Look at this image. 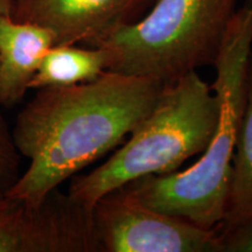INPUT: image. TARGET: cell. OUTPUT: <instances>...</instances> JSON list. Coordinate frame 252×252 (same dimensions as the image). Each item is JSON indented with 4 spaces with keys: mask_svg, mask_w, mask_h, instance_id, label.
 <instances>
[{
    "mask_svg": "<svg viewBox=\"0 0 252 252\" xmlns=\"http://www.w3.org/2000/svg\"><path fill=\"white\" fill-rule=\"evenodd\" d=\"M163 88L152 78L106 70L87 83L37 90L12 130L30 165L6 196L39 203L122 144L152 111Z\"/></svg>",
    "mask_w": 252,
    "mask_h": 252,
    "instance_id": "1",
    "label": "cell"
},
{
    "mask_svg": "<svg viewBox=\"0 0 252 252\" xmlns=\"http://www.w3.org/2000/svg\"><path fill=\"white\" fill-rule=\"evenodd\" d=\"M252 53V0L236 9L226 27L212 86L219 103V122L200 160L180 173L146 175L123 186V190L151 209L214 229L225 216L232 158L247 102Z\"/></svg>",
    "mask_w": 252,
    "mask_h": 252,
    "instance_id": "2",
    "label": "cell"
},
{
    "mask_svg": "<svg viewBox=\"0 0 252 252\" xmlns=\"http://www.w3.org/2000/svg\"><path fill=\"white\" fill-rule=\"evenodd\" d=\"M219 103L196 71L165 84L152 111L117 152L93 172L75 175L68 194L93 209L104 195L146 175H167L202 154L215 134Z\"/></svg>",
    "mask_w": 252,
    "mask_h": 252,
    "instance_id": "3",
    "label": "cell"
},
{
    "mask_svg": "<svg viewBox=\"0 0 252 252\" xmlns=\"http://www.w3.org/2000/svg\"><path fill=\"white\" fill-rule=\"evenodd\" d=\"M238 0H156L135 23L91 47L108 55V70L172 83L214 64Z\"/></svg>",
    "mask_w": 252,
    "mask_h": 252,
    "instance_id": "4",
    "label": "cell"
},
{
    "mask_svg": "<svg viewBox=\"0 0 252 252\" xmlns=\"http://www.w3.org/2000/svg\"><path fill=\"white\" fill-rule=\"evenodd\" d=\"M93 217L100 252H220L217 228L151 209L123 189L100 197Z\"/></svg>",
    "mask_w": 252,
    "mask_h": 252,
    "instance_id": "5",
    "label": "cell"
},
{
    "mask_svg": "<svg viewBox=\"0 0 252 252\" xmlns=\"http://www.w3.org/2000/svg\"><path fill=\"white\" fill-rule=\"evenodd\" d=\"M0 252H100L93 209L59 188L39 203L1 197Z\"/></svg>",
    "mask_w": 252,
    "mask_h": 252,
    "instance_id": "6",
    "label": "cell"
},
{
    "mask_svg": "<svg viewBox=\"0 0 252 252\" xmlns=\"http://www.w3.org/2000/svg\"><path fill=\"white\" fill-rule=\"evenodd\" d=\"M156 0H13L11 17L39 25L55 45L94 46L135 23Z\"/></svg>",
    "mask_w": 252,
    "mask_h": 252,
    "instance_id": "7",
    "label": "cell"
},
{
    "mask_svg": "<svg viewBox=\"0 0 252 252\" xmlns=\"http://www.w3.org/2000/svg\"><path fill=\"white\" fill-rule=\"evenodd\" d=\"M54 35L39 25L0 14V105H15L30 90V82Z\"/></svg>",
    "mask_w": 252,
    "mask_h": 252,
    "instance_id": "8",
    "label": "cell"
},
{
    "mask_svg": "<svg viewBox=\"0 0 252 252\" xmlns=\"http://www.w3.org/2000/svg\"><path fill=\"white\" fill-rule=\"evenodd\" d=\"M108 70V55L99 47L54 45L30 82V89L69 87L98 78Z\"/></svg>",
    "mask_w": 252,
    "mask_h": 252,
    "instance_id": "9",
    "label": "cell"
},
{
    "mask_svg": "<svg viewBox=\"0 0 252 252\" xmlns=\"http://www.w3.org/2000/svg\"><path fill=\"white\" fill-rule=\"evenodd\" d=\"M252 217V53L248 72L247 102L232 158L225 216L219 225Z\"/></svg>",
    "mask_w": 252,
    "mask_h": 252,
    "instance_id": "10",
    "label": "cell"
},
{
    "mask_svg": "<svg viewBox=\"0 0 252 252\" xmlns=\"http://www.w3.org/2000/svg\"><path fill=\"white\" fill-rule=\"evenodd\" d=\"M20 160L13 131L0 110V198L5 197L18 181L21 174Z\"/></svg>",
    "mask_w": 252,
    "mask_h": 252,
    "instance_id": "11",
    "label": "cell"
},
{
    "mask_svg": "<svg viewBox=\"0 0 252 252\" xmlns=\"http://www.w3.org/2000/svg\"><path fill=\"white\" fill-rule=\"evenodd\" d=\"M216 228L220 252H252V217Z\"/></svg>",
    "mask_w": 252,
    "mask_h": 252,
    "instance_id": "12",
    "label": "cell"
},
{
    "mask_svg": "<svg viewBox=\"0 0 252 252\" xmlns=\"http://www.w3.org/2000/svg\"><path fill=\"white\" fill-rule=\"evenodd\" d=\"M13 0H0V14L11 15Z\"/></svg>",
    "mask_w": 252,
    "mask_h": 252,
    "instance_id": "13",
    "label": "cell"
}]
</instances>
